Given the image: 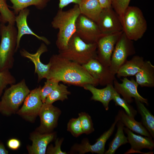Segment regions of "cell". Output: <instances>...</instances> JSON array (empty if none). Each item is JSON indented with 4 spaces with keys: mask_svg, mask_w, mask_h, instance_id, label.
I'll return each mask as SVG.
<instances>
[{
    "mask_svg": "<svg viewBox=\"0 0 154 154\" xmlns=\"http://www.w3.org/2000/svg\"><path fill=\"white\" fill-rule=\"evenodd\" d=\"M82 129L83 133L90 134L94 131L93 124L91 116L85 112L78 114V117Z\"/></svg>",
    "mask_w": 154,
    "mask_h": 154,
    "instance_id": "obj_31",
    "label": "cell"
},
{
    "mask_svg": "<svg viewBox=\"0 0 154 154\" xmlns=\"http://www.w3.org/2000/svg\"><path fill=\"white\" fill-rule=\"evenodd\" d=\"M145 61L143 57L134 56L127 60L118 70L116 75L118 78L135 76L140 71Z\"/></svg>",
    "mask_w": 154,
    "mask_h": 154,
    "instance_id": "obj_21",
    "label": "cell"
},
{
    "mask_svg": "<svg viewBox=\"0 0 154 154\" xmlns=\"http://www.w3.org/2000/svg\"><path fill=\"white\" fill-rule=\"evenodd\" d=\"M112 100L115 102L116 106L121 107L127 115L131 117L135 118L137 114V111L124 99L121 98L120 95L115 90L113 93Z\"/></svg>",
    "mask_w": 154,
    "mask_h": 154,
    "instance_id": "obj_30",
    "label": "cell"
},
{
    "mask_svg": "<svg viewBox=\"0 0 154 154\" xmlns=\"http://www.w3.org/2000/svg\"><path fill=\"white\" fill-rule=\"evenodd\" d=\"M0 22L15 25V14L9 8L6 0H0Z\"/></svg>",
    "mask_w": 154,
    "mask_h": 154,
    "instance_id": "obj_29",
    "label": "cell"
},
{
    "mask_svg": "<svg viewBox=\"0 0 154 154\" xmlns=\"http://www.w3.org/2000/svg\"><path fill=\"white\" fill-rule=\"evenodd\" d=\"M13 5L11 8L15 14L18 15L21 10L31 5L42 10L47 6L50 0H10Z\"/></svg>",
    "mask_w": 154,
    "mask_h": 154,
    "instance_id": "obj_27",
    "label": "cell"
},
{
    "mask_svg": "<svg viewBox=\"0 0 154 154\" xmlns=\"http://www.w3.org/2000/svg\"><path fill=\"white\" fill-rule=\"evenodd\" d=\"M68 87L64 84H59L56 88L46 97L44 103L52 104L55 101H63L68 99L70 92L68 90Z\"/></svg>",
    "mask_w": 154,
    "mask_h": 154,
    "instance_id": "obj_28",
    "label": "cell"
},
{
    "mask_svg": "<svg viewBox=\"0 0 154 154\" xmlns=\"http://www.w3.org/2000/svg\"><path fill=\"white\" fill-rule=\"evenodd\" d=\"M120 83L116 79L113 82V86L116 91L129 104L133 102V98L141 102L148 104V100L141 96L138 93L137 88L139 85L133 78L129 80L126 77H123Z\"/></svg>",
    "mask_w": 154,
    "mask_h": 154,
    "instance_id": "obj_14",
    "label": "cell"
},
{
    "mask_svg": "<svg viewBox=\"0 0 154 154\" xmlns=\"http://www.w3.org/2000/svg\"><path fill=\"white\" fill-rule=\"evenodd\" d=\"M82 66L101 86L113 84L116 79L115 75L112 73L109 66L104 65L96 58L91 60Z\"/></svg>",
    "mask_w": 154,
    "mask_h": 154,
    "instance_id": "obj_15",
    "label": "cell"
},
{
    "mask_svg": "<svg viewBox=\"0 0 154 154\" xmlns=\"http://www.w3.org/2000/svg\"><path fill=\"white\" fill-rule=\"evenodd\" d=\"M135 52L133 41L128 38L123 32L116 44L111 56L109 67L112 73L116 75L128 57Z\"/></svg>",
    "mask_w": 154,
    "mask_h": 154,
    "instance_id": "obj_7",
    "label": "cell"
},
{
    "mask_svg": "<svg viewBox=\"0 0 154 154\" xmlns=\"http://www.w3.org/2000/svg\"><path fill=\"white\" fill-rule=\"evenodd\" d=\"M55 136L54 132L41 133L36 131L33 133L30 137L32 145L27 147L29 153L45 154L48 145L54 139Z\"/></svg>",
    "mask_w": 154,
    "mask_h": 154,
    "instance_id": "obj_18",
    "label": "cell"
},
{
    "mask_svg": "<svg viewBox=\"0 0 154 154\" xmlns=\"http://www.w3.org/2000/svg\"><path fill=\"white\" fill-rule=\"evenodd\" d=\"M76 33L87 43H97L103 35L96 22L81 14L76 21Z\"/></svg>",
    "mask_w": 154,
    "mask_h": 154,
    "instance_id": "obj_10",
    "label": "cell"
},
{
    "mask_svg": "<svg viewBox=\"0 0 154 154\" xmlns=\"http://www.w3.org/2000/svg\"><path fill=\"white\" fill-rule=\"evenodd\" d=\"M80 14L78 5L66 11L59 9L51 23L53 28L58 29L56 42L59 50H64L67 47L68 42L76 32V23Z\"/></svg>",
    "mask_w": 154,
    "mask_h": 154,
    "instance_id": "obj_2",
    "label": "cell"
},
{
    "mask_svg": "<svg viewBox=\"0 0 154 154\" xmlns=\"http://www.w3.org/2000/svg\"><path fill=\"white\" fill-rule=\"evenodd\" d=\"M78 5L81 14L96 23L102 9L99 0H82Z\"/></svg>",
    "mask_w": 154,
    "mask_h": 154,
    "instance_id": "obj_23",
    "label": "cell"
},
{
    "mask_svg": "<svg viewBox=\"0 0 154 154\" xmlns=\"http://www.w3.org/2000/svg\"><path fill=\"white\" fill-rule=\"evenodd\" d=\"M21 142L18 139L12 138L9 139L7 142V145L10 149L13 150L17 149L20 147Z\"/></svg>",
    "mask_w": 154,
    "mask_h": 154,
    "instance_id": "obj_37",
    "label": "cell"
},
{
    "mask_svg": "<svg viewBox=\"0 0 154 154\" xmlns=\"http://www.w3.org/2000/svg\"><path fill=\"white\" fill-rule=\"evenodd\" d=\"M67 130L75 137H77L83 133L78 117L70 119L67 124Z\"/></svg>",
    "mask_w": 154,
    "mask_h": 154,
    "instance_id": "obj_34",
    "label": "cell"
},
{
    "mask_svg": "<svg viewBox=\"0 0 154 154\" xmlns=\"http://www.w3.org/2000/svg\"><path fill=\"white\" fill-rule=\"evenodd\" d=\"M97 43H86L75 33L70 39L67 48L58 50V54L82 65L92 59H97Z\"/></svg>",
    "mask_w": 154,
    "mask_h": 154,
    "instance_id": "obj_3",
    "label": "cell"
},
{
    "mask_svg": "<svg viewBox=\"0 0 154 154\" xmlns=\"http://www.w3.org/2000/svg\"><path fill=\"white\" fill-rule=\"evenodd\" d=\"M135 76L136 81L141 87H154V66L150 61H145L140 70Z\"/></svg>",
    "mask_w": 154,
    "mask_h": 154,
    "instance_id": "obj_22",
    "label": "cell"
},
{
    "mask_svg": "<svg viewBox=\"0 0 154 154\" xmlns=\"http://www.w3.org/2000/svg\"><path fill=\"white\" fill-rule=\"evenodd\" d=\"M58 7L59 9H62L71 3L78 5L82 0H59Z\"/></svg>",
    "mask_w": 154,
    "mask_h": 154,
    "instance_id": "obj_38",
    "label": "cell"
},
{
    "mask_svg": "<svg viewBox=\"0 0 154 154\" xmlns=\"http://www.w3.org/2000/svg\"><path fill=\"white\" fill-rule=\"evenodd\" d=\"M118 114L119 120L126 127L141 135L152 137L141 122L136 121L134 118L129 116L122 109L119 111Z\"/></svg>",
    "mask_w": 154,
    "mask_h": 154,
    "instance_id": "obj_24",
    "label": "cell"
},
{
    "mask_svg": "<svg viewBox=\"0 0 154 154\" xmlns=\"http://www.w3.org/2000/svg\"><path fill=\"white\" fill-rule=\"evenodd\" d=\"M17 33L14 25L0 23V71L9 70L13 67Z\"/></svg>",
    "mask_w": 154,
    "mask_h": 154,
    "instance_id": "obj_4",
    "label": "cell"
},
{
    "mask_svg": "<svg viewBox=\"0 0 154 154\" xmlns=\"http://www.w3.org/2000/svg\"><path fill=\"white\" fill-rule=\"evenodd\" d=\"M117 130L114 137L109 144L108 149L105 154H114L117 149L123 145L128 143L123 132L124 125L119 119L117 123Z\"/></svg>",
    "mask_w": 154,
    "mask_h": 154,
    "instance_id": "obj_26",
    "label": "cell"
},
{
    "mask_svg": "<svg viewBox=\"0 0 154 154\" xmlns=\"http://www.w3.org/2000/svg\"><path fill=\"white\" fill-rule=\"evenodd\" d=\"M123 32L103 35L97 41V59L104 65L110 66L115 45Z\"/></svg>",
    "mask_w": 154,
    "mask_h": 154,
    "instance_id": "obj_12",
    "label": "cell"
},
{
    "mask_svg": "<svg viewBox=\"0 0 154 154\" xmlns=\"http://www.w3.org/2000/svg\"><path fill=\"white\" fill-rule=\"evenodd\" d=\"M47 46L44 43H42L35 53H31L24 49L20 50V53L22 57L30 59L34 64L35 72L37 74L38 82L43 78H46L49 73L51 66L50 62L46 64L42 63L40 56L43 53L48 51Z\"/></svg>",
    "mask_w": 154,
    "mask_h": 154,
    "instance_id": "obj_16",
    "label": "cell"
},
{
    "mask_svg": "<svg viewBox=\"0 0 154 154\" xmlns=\"http://www.w3.org/2000/svg\"><path fill=\"white\" fill-rule=\"evenodd\" d=\"M16 82L15 77L9 70L0 71V96L8 85L15 84Z\"/></svg>",
    "mask_w": 154,
    "mask_h": 154,
    "instance_id": "obj_32",
    "label": "cell"
},
{
    "mask_svg": "<svg viewBox=\"0 0 154 154\" xmlns=\"http://www.w3.org/2000/svg\"><path fill=\"white\" fill-rule=\"evenodd\" d=\"M41 88L40 86L30 91L25 99L22 107L17 112L29 121H33L39 115L43 104L40 95Z\"/></svg>",
    "mask_w": 154,
    "mask_h": 154,
    "instance_id": "obj_11",
    "label": "cell"
},
{
    "mask_svg": "<svg viewBox=\"0 0 154 154\" xmlns=\"http://www.w3.org/2000/svg\"><path fill=\"white\" fill-rule=\"evenodd\" d=\"M102 89H98L91 84L84 85L83 88L90 91L92 94L91 100L101 102L105 109L108 110L109 105L111 101L113 100V95L114 89L113 84H109Z\"/></svg>",
    "mask_w": 154,
    "mask_h": 154,
    "instance_id": "obj_20",
    "label": "cell"
},
{
    "mask_svg": "<svg viewBox=\"0 0 154 154\" xmlns=\"http://www.w3.org/2000/svg\"><path fill=\"white\" fill-rule=\"evenodd\" d=\"M124 130L127 134L128 143L131 146V149L126 153H139L140 151L143 149H153L154 142L152 137L137 135L127 127H124Z\"/></svg>",
    "mask_w": 154,
    "mask_h": 154,
    "instance_id": "obj_19",
    "label": "cell"
},
{
    "mask_svg": "<svg viewBox=\"0 0 154 154\" xmlns=\"http://www.w3.org/2000/svg\"><path fill=\"white\" fill-rule=\"evenodd\" d=\"M119 119V116L117 114L116 117L114 121L110 128L96 139L94 144L91 145L88 139H85L80 144H75L74 145L71 149L72 152H75L81 154L88 152L99 154H104L106 151L105 145L106 143L112 134L115 126Z\"/></svg>",
    "mask_w": 154,
    "mask_h": 154,
    "instance_id": "obj_8",
    "label": "cell"
},
{
    "mask_svg": "<svg viewBox=\"0 0 154 154\" xmlns=\"http://www.w3.org/2000/svg\"><path fill=\"white\" fill-rule=\"evenodd\" d=\"M102 9L112 7L111 0H99Z\"/></svg>",
    "mask_w": 154,
    "mask_h": 154,
    "instance_id": "obj_39",
    "label": "cell"
},
{
    "mask_svg": "<svg viewBox=\"0 0 154 154\" xmlns=\"http://www.w3.org/2000/svg\"><path fill=\"white\" fill-rule=\"evenodd\" d=\"M137 110L141 116V122L153 138L154 137V116L143 103L135 100Z\"/></svg>",
    "mask_w": 154,
    "mask_h": 154,
    "instance_id": "obj_25",
    "label": "cell"
},
{
    "mask_svg": "<svg viewBox=\"0 0 154 154\" xmlns=\"http://www.w3.org/2000/svg\"><path fill=\"white\" fill-rule=\"evenodd\" d=\"M8 151L5 149L4 145L1 143H0V154H7Z\"/></svg>",
    "mask_w": 154,
    "mask_h": 154,
    "instance_id": "obj_40",
    "label": "cell"
},
{
    "mask_svg": "<svg viewBox=\"0 0 154 154\" xmlns=\"http://www.w3.org/2000/svg\"><path fill=\"white\" fill-rule=\"evenodd\" d=\"M121 22L123 32L132 41L141 38L147 29V22L143 12L136 6H128L123 13Z\"/></svg>",
    "mask_w": 154,
    "mask_h": 154,
    "instance_id": "obj_5",
    "label": "cell"
},
{
    "mask_svg": "<svg viewBox=\"0 0 154 154\" xmlns=\"http://www.w3.org/2000/svg\"><path fill=\"white\" fill-rule=\"evenodd\" d=\"M63 140V138L56 139L54 146L52 145L49 146L46 149V153L49 154H66L65 152L61 150V147Z\"/></svg>",
    "mask_w": 154,
    "mask_h": 154,
    "instance_id": "obj_36",
    "label": "cell"
},
{
    "mask_svg": "<svg viewBox=\"0 0 154 154\" xmlns=\"http://www.w3.org/2000/svg\"><path fill=\"white\" fill-rule=\"evenodd\" d=\"M96 23L103 35L123 31L120 17L112 7L102 9Z\"/></svg>",
    "mask_w": 154,
    "mask_h": 154,
    "instance_id": "obj_9",
    "label": "cell"
},
{
    "mask_svg": "<svg viewBox=\"0 0 154 154\" xmlns=\"http://www.w3.org/2000/svg\"><path fill=\"white\" fill-rule=\"evenodd\" d=\"M30 13V10L25 8L19 12L18 15L15 16V22L17 28V44L15 52L20 47V41L22 36L25 35H32L36 37L40 40L43 41L46 45H49L50 42L46 38L39 36L31 29L28 25L27 19Z\"/></svg>",
    "mask_w": 154,
    "mask_h": 154,
    "instance_id": "obj_17",
    "label": "cell"
},
{
    "mask_svg": "<svg viewBox=\"0 0 154 154\" xmlns=\"http://www.w3.org/2000/svg\"><path fill=\"white\" fill-rule=\"evenodd\" d=\"M131 0H111L112 8L119 16L121 21L123 13Z\"/></svg>",
    "mask_w": 154,
    "mask_h": 154,
    "instance_id": "obj_35",
    "label": "cell"
},
{
    "mask_svg": "<svg viewBox=\"0 0 154 154\" xmlns=\"http://www.w3.org/2000/svg\"></svg>",
    "mask_w": 154,
    "mask_h": 154,
    "instance_id": "obj_42",
    "label": "cell"
},
{
    "mask_svg": "<svg viewBox=\"0 0 154 154\" xmlns=\"http://www.w3.org/2000/svg\"></svg>",
    "mask_w": 154,
    "mask_h": 154,
    "instance_id": "obj_41",
    "label": "cell"
},
{
    "mask_svg": "<svg viewBox=\"0 0 154 154\" xmlns=\"http://www.w3.org/2000/svg\"><path fill=\"white\" fill-rule=\"evenodd\" d=\"M59 82L46 79L44 86L41 88L40 95L43 103H44L46 97L52 92L58 85Z\"/></svg>",
    "mask_w": 154,
    "mask_h": 154,
    "instance_id": "obj_33",
    "label": "cell"
},
{
    "mask_svg": "<svg viewBox=\"0 0 154 154\" xmlns=\"http://www.w3.org/2000/svg\"><path fill=\"white\" fill-rule=\"evenodd\" d=\"M23 79L5 90L0 102V110L7 115L14 114L30 92Z\"/></svg>",
    "mask_w": 154,
    "mask_h": 154,
    "instance_id": "obj_6",
    "label": "cell"
},
{
    "mask_svg": "<svg viewBox=\"0 0 154 154\" xmlns=\"http://www.w3.org/2000/svg\"><path fill=\"white\" fill-rule=\"evenodd\" d=\"M61 111L52 104L43 103L39 114L40 126L36 131L41 133L52 132L57 125Z\"/></svg>",
    "mask_w": 154,
    "mask_h": 154,
    "instance_id": "obj_13",
    "label": "cell"
},
{
    "mask_svg": "<svg viewBox=\"0 0 154 154\" xmlns=\"http://www.w3.org/2000/svg\"><path fill=\"white\" fill-rule=\"evenodd\" d=\"M49 62L51 66L46 79L82 87L87 84L95 86L99 84L98 81L82 65L62 57L58 54H53Z\"/></svg>",
    "mask_w": 154,
    "mask_h": 154,
    "instance_id": "obj_1",
    "label": "cell"
}]
</instances>
